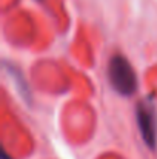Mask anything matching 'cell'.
<instances>
[{
	"mask_svg": "<svg viewBox=\"0 0 157 159\" xmlns=\"http://www.w3.org/2000/svg\"><path fill=\"white\" fill-rule=\"evenodd\" d=\"M108 77L112 88L123 96H131L137 90V76L126 60V57L116 54L109 59L108 65Z\"/></svg>",
	"mask_w": 157,
	"mask_h": 159,
	"instance_id": "obj_1",
	"label": "cell"
},
{
	"mask_svg": "<svg viewBox=\"0 0 157 159\" xmlns=\"http://www.w3.org/2000/svg\"><path fill=\"white\" fill-rule=\"evenodd\" d=\"M137 124L140 134L145 141V144L151 148H154L157 144V113L151 101L140 102L136 111Z\"/></svg>",
	"mask_w": 157,
	"mask_h": 159,
	"instance_id": "obj_2",
	"label": "cell"
},
{
	"mask_svg": "<svg viewBox=\"0 0 157 159\" xmlns=\"http://www.w3.org/2000/svg\"><path fill=\"white\" fill-rule=\"evenodd\" d=\"M2 159H12V158H11V156H9V155H8L6 152H3V155H2Z\"/></svg>",
	"mask_w": 157,
	"mask_h": 159,
	"instance_id": "obj_3",
	"label": "cell"
}]
</instances>
